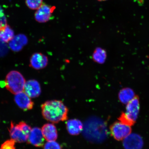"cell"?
Masks as SVG:
<instances>
[{"label": "cell", "mask_w": 149, "mask_h": 149, "mask_svg": "<svg viewBox=\"0 0 149 149\" xmlns=\"http://www.w3.org/2000/svg\"><path fill=\"white\" fill-rule=\"evenodd\" d=\"M55 7L42 3L37 9L35 14V19L40 23H45L49 21L53 17V14Z\"/></svg>", "instance_id": "cell-5"}, {"label": "cell", "mask_w": 149, "mask_h": 149, "mask_svg": "<svg viewBox=\"0 0 149 149\" xmlns=\"http://www.w3.org/2000/svg\"><path fill=\"white\" fill-rule=\"evenodd\" d=\"M111 135L117 141L123 140L131 133L130 126L123 123L120 121L116 122L110 127Z\"/></svg>", "instance_id": "cell-4"}, {"label": "cell", "mask_w": 149, "mask_h": 149, "mask_svg": "<svg viewBox=\"0 0 149 149\" xmlns=\"http://www.w3.org/2000/svg\"><path fill=\"white\" fill-rule=\"evenodd\" d=\"M9 131L11 138L15 142L23 143L28 140L29 137L18 124L15 125L13 123L11 122Z\"/></svg>", "instance_id": "cell-10"}, {"label": "cell", "mask_w": 149, "mask_h": 149, "mask_svg": "<svg viewBox=\"0 0 149 149\" xmlns=\"http://www.w3.org/2000/svg\"><path fill=\"white\" fill-rule=\"evenodd\" d=\"M42 130L44 138L46 141H55L57 139V130L53 124L47 123L44 125Z\"/></svg>", "instance_id": "cell-14"}, {"label": "cell", "mask_w": 149, "mask_h": 149, "mask_svg": "<svg viewBox=\"0 0 149 149\" xmlns=\"http://www.w3.org/2000/svg\"><path fill=\"white\" fill-rule=\"evenodd\" d=\"M30 66L34 69H42L47 66L48 58L46 56L40 53H36L33 54L31 58Z\"/></svg>", "instance_id": "cell-8"}, {"label": "cell", "mask_w": 149, "mask_h": 149, "mask_svg": "<svg viewBox=\"0 0 149 149\" xmlns=\"http://www.w3.org/2000/svg\"><path fill=\"white\" fill-rule=\"evenodd\" d=\"M13 31L7 25L0 29V41L3 42H9L14 36Z\"/></svg>", "instance_id": "cell-15"}, {"label": "cell", "mask_w": 149, "mask_h": 149, "mask_svg": "<svg viewBox=\"0 0 149 149\" xmlns=\"http://www.w3.org/2000/svg\"><path fill=\"white\" fill-rule=\"evenodd\" d=\"M45 138L40 128L34 127L31 129L28 141L29 143L37 147L43 146Z\"/></svg>", "instance_id": "cell-11"}, {"label": "cell", "mask_w": 149, "mask_h": 149, "mask_svg": "<svg viewBox=\"0 0 149 149\" xmlns=\"http://www.w3.org/2000/svg\"><path fill=\"white\" fill-rule=\"evenodd\" d=\"M97 1H107V0H97Z\"/></svg>", "instance_id": "cell-23"}, {"label": "cell", "mask_w": 149, "mask_h": 149, "mask_svg": "<svg viewBox=\"0 0 149 149\" xmlns=\"http://www.w3.org/2000/svg\"><path fill=\"white\" fill-rule=\"evenodd\" d=\"M41 108L44 118L52 123H57L68 118V108L60 100L46 101L42 104Z\"/></svg>", "instance_id": "cell-1"}, {"label": "cell", "mask_w": 149, "mask_h": 149, "mask_svg": "<svg viewBox=\"0 0 149 149\" xmlns=\"http://www.w3.org/2000/svg\"><path fill=\"white\" fill-rule=\"evenodd\" d=\"M43 0H26V3L29 8L37 10L42 4Z\"/></svg>", "instance_id": "cell-18"}, {"label": "cell", "mask_w": 149, "mask_h": 149, "mask_svg": "<svg viewBox=\"0 0 149 149\" xmlns=\"http://www.w3.org/2000/svg\"><path fill=\"white\" fill-rule=\"evenodd\" d=\"M7 19L3 9L0 6V29L7 25Z\"/></svg>", "instance_id": "cell-22"}, {"label": "cell", "mask_w": 149, "mask_h": 149, "mask_svg": "<svg viewBox=\"0 0 149 149\" xmlns=\"http://www.w3.org/2000/svg\"><path fill=\"white\" fill-rule=\"evenodd\" d=\"M44 149H62L61 145L55 141H48L44 146Z\"/></svg>", "instance_id": "cell-19"}, {"label": "cell", "mask_w": 149, "mask_h": 149, "mask_svg": "<svg viewBox=\"0 0 149 149\" xmlns=\"http://www.w3.org/2000/svg\"><path fill=\"white\" fill-rule=\"evenodd\" d=\"M123 144L125 149H141L143 142L141 136L130 133L124 139Z\"/></svg>", "instance_id": "cell-6"}, {"label": "cell", "mask_w": 149, "mask_h": 149, "mask_svg": "<svg viewBox=\"0 0 149 149\" xmlns=\"http://www.w3.org/2000/svg\"><path fill=\"white\" fill-rule=\"evenodd\" d=\"M118 97L121 102L124 104H127L135 97V93L131 89L123 88L119 93Z\"/></svg>", "instance_id": "cell-16"}, {"label": "cell", "mask_w": 149, "mask_h": 149, "mask_svg": "<svg viewBox=\"0 0 149 149\" xmlns=\"http://www.w3.org/2000/svg\"><path fill=\"white\" fill-rule=\"evenodd\" d=\"M14 100L19 107L24 110L33 109V102L30 97L23 91L16 94L15 96Z\"/></svg>", "instance_id": "cell-9"}, {"label": "cell", "mask_w": 149, "mask_h": 149, "mask_svg": "<svg viewBox=\"0 0 149 149\" xmlns=\"http://www.w3.org/2000/svg\"><path fill=\"white\" fill-rule=\"evenodd\" d=\"M127 104L126 111L121 113L119 120L123 123L130 126L135 124L138 116L140 109L138 97L135 96Z\"/></svg>", "instance_id": "cell-2"}, {"label": "cell", "mask_w": 149, "mask_h": 149, "mask_svg": "<svg viewBox=\"0 0 149 149\" xmlns=\"http://www.w3.org/2000/svg\"><path fill=\"white\" fill-rule=\"evenodd\" d=\"M28 42V39L25 35L20 34L14 36L9 42V47L12 51L19 52L21 50Z\"/></svg>", "instance_id": "cell-12"}, {"label": "cell", "mask_w": 149, "mask_h": 149, "mask_svg": "<svg viewBox=\"0 0 149 149\" xmlns=\"http://www.w3.org/2000/svg\"><path fill=\"white\" fill-rule=\"evenodd\" d=\"M24 91L28 96L32 98L38 97L41 93L40 84L34 79L26 82Z\"/></svg>", "instance_id": "cell-7"}, {"label": "cell", "mask_w": 149, "mask_h": 149, "mask_svg": "<svg viewBox=\"0 0 149 149\" xmlns=\"http://www.w3.org/2000/svg\"><path fill=\"white\" fill-rule=\"evenodd\" d=\"M107 58V53L105 50L100 47L96 48L92 55L93 61L99 64H103Z\"/></svg>", "instance_id": "cell-17"}, {"label": "cell", "mask_w": 149, "mask_h": 149, "mask_svg": "<svg viewBox=\"0 0 149 149\" xmlns=\"http://www.w3.org/2000/svg\"><path fill=\"white\" fill-rule=\"evenodd\" d=\"M18 125L26 134L28 137H29V134L30 133L31 130V127L28 125L26 123L23 122H20Z\"/></svg>", "instance_id": "cell-21"}, {"label": "cell", "mask_w": 149, "mask_h": 149, "mask_svg": "<svg viewBox=\"0 0 149 149\" xmlns=\"http://www.w3.org/2000/svg\"><path fill=\"white\" fill-rule=\"evenodd\" d=\"M15 142L12 139L8 140L1 145L0 149H16Z\"/></svg>", "instance_id": "cell-20"}, {"label": "cell", "mask_w": 149, "mask_h": 149, "mask_svg": "<svg viewBox=\"0 0 149 149\" xmlns=\"http://www.w3.org/2000/svg\"><path fill=\"white\" fill-rule=\"evenodd\" d=\"M25 83V80L23 75L15 70L9 72L5 81L6 88L15 94L23 92Z\"/></svg>", "instance_id": "cell-3"}, {"label": "cell", "mask_w": 149, "mask_h": 149, "mask_svg": "<svg viewBox=\"0 0 149 149\" xmlns=\"http://www.w3.org/2000/svg\"><path fill=\"white\" fill-rule=\"evenodd\" d=\"M66 127L69 133L72 135H79L83 128L82 123L77 119H71L67 121Z\"/></svg>", "instance_id": "cell-13"}]
</instances>
